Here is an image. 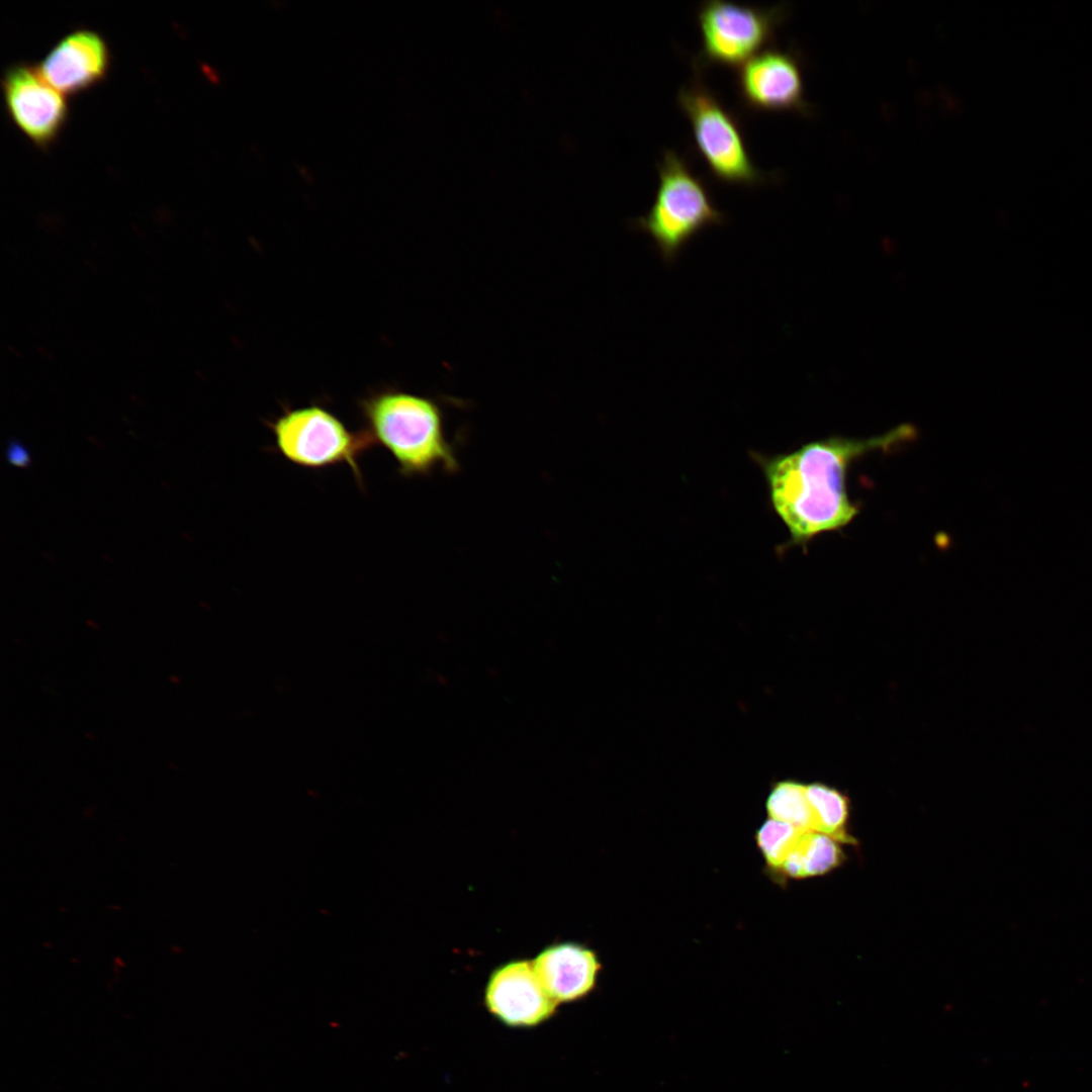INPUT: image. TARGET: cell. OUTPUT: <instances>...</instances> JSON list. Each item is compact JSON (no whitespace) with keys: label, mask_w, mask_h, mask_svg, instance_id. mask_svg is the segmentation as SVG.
Instances as JSON below:
<instances>
[{"label":"cell","mask_w":1092,"mask_h":1092,"mask_svg":"<svg viewBox=\"0 0 1092 1092\" xmlns=\"http://www.w3.org/2000/svg\"><path fill=\"white\" fill-rule=\"evenodd\" d=\"M908 425L867 439L833 436L797 449L754 455L768 491L771 509L786 526L789 545H806L815 537L849 525L859 512L847 490L851 465L864 455L911 439Z\"/></svg>","instance_id":"6da1fadb"},{"label":"cell","mask_w":1092,"mask_h":1092,"mask_svg":"<svg viewBox=\"0 0 1092 1092\" xmlns=\"http://www.w3.org/2000/svg\"><path fill=\"white\" fill-rule=\"evenodd\" d=\"M360 406L367 431L391 454L404 477L459 469L443 410L433 398L388 389L364 398Z\"/></svg>","instance_id":"7a4b0ae2"},{"label":"cell","mask_w":1092,"mask_h":1092,"mask_svg":"<svg viewBox=\"0 0 1092 1092\" xmlns=\"http://www.w3.org/2000/svg\"><path fill=\"white\" fill-rule=\"evenodd\" d=\"M656 167L659 183L654 201L633 224L652 239L660 258L671 264L697 234L723 224L725 215L685 157L667 149Z\"/></svg>","instance_id":"3957f363"},{"label":"cell","mask_w":1092,"mask_h":1092,"mask_svg":"<svg viewBox=\"0 0 1092 1092\" xmlns=\"http://www.w3.org/2000/svg\"><path fill=\"white\" fill-rule=\"evenodd\" d=\"M694 75L677 93L688 116L699 153L712 176L723 183L755 185L769 174L754 164L747 150L740 119L703 81L702 68L692 63Z\"/></svg>","instance_id":"277c9868"},{"label":"cell","mask_w":1092,"mask_h":1092,"mask_svg":"<svg viewBox=\"0 0 1092 1092\" xmlns=\"http://www.w3.org/2000/svg\"><path fill=\"white\" fill-rule=\"evenodd\" d=\"M268 426L277 451L289 462L310 469L347 465L358 481L360 457L376 444L367 430L350 431L321 405L284 411Z\"/></svg>","instance_id":"5b68a950"},{"label":"cell","mask_w":1092,"mask_h":1092,"mask_svg":"<svg viewBox=\"0 0 1092 1092\" xmlns=\"http://www.w3.org/2000/svg\"><path fill=\"white\" fill-rule=\"evenodd\" d=\"M786 15L785 3L761 7L725 0L702 2L697 11L702 47L693 63L701 68L709 64L738 68L774 44L776 28Z\"/></svg>","instance_id":"8992f818"},{"label":"cell","mask_w":1092,"mask_h":1092,"mask_svg":"<svg viewBox=\"0 0 1092 1092\" xmlns=\"http://www.w3.org/2000/svg\"><path fill=\"white\" fill-rule=\"evenodd\" d=\"M2 95L10 120L34 146H52L69 118L66 96L41 75L37 65L9 66L1 79Z\"/></svg>","instance_id":"52a82bcc"},{"label":"cell","mask_w":1092,"mask_h":1092,"mask_svg":"<svg viewBox=\"0 0 1092 1092\" xmlns=\"http://www.w3.org/2000/svg\"><path fill=\"white\" fill-rule=\"evenodd\" d=\"M736 87L745 109L810 113L801 58L791 49L772 44L758 52L737 68Z\"/></svg>","instance_id":"ba28073f"},{"label":"cell","mask_w":1092,"mask_h":1092,"mask_svg":"<svg viewBox=\"0 0 1092 1092\" xmlns=\"http://www.w3.org/2000/svg\"><path fill=\"white\" fill-rule=\"evenodd\" d=\"M110 67L108 42L88 28L66 34L37 65L43 78L65 96L83 93L103 82Z\"/></svg>","instance_id":"9c48e42d"},{"label":"cell","mask_w":1092,"mask_h":1092,"mask_svg":"<svg viewBox=\"0 0 1092 1092\" xmlns=\"http://www.w3.org/2000/svg\"><path fill=\"white\" fill-rule=\"evenodd\" d=\"M486 1008L509 1026H534L553 1015L557 1002L540 982L533 963L515 960L490 974L484 995Z\"/></svg>","instance_id":"30bf717a"},{"label":"cell","mask_w":1092,"mask_h":1092,"mask_svg":"<svg viewBox=\"0 0 1092 1092\" xmlns=\"http://www.w3.org/2000/svg\"><path fill=\"white\" fill-rule=\"evenodd\" d=\"M532 963L543 987L557 1003L587 995L602 967L592 948L569 941L545 947Z\"/></svg>","instance_id":"8fae6325"},{"label":"cell","mask_w":1092,"mask_h":1092,"mask_svg":"<svg viewBox=\"0 0 1092 1092\" xmlns=\"http://www.w3.org/2000/svg\"><path fill=\"white\" fill-rule=\"evenodd\" d=\"M839 843L830 835L806 830L778 872L792 879L828 874L844 859Z\"/></svg>","instance_id":"7c38bea8"},{"label":"cell","mask_w":1092,"mask_h":1092,"mask_svg":"<svg viewBox=\"0 0 1092 1092\" xmlns=\"http://www.w3.org/2000/svg\"><path fill=\"white\" fill-rule=\"evenodd\" d=\"M806 795L810 804L815 831L827 834L839 842L854 843L846 833L848 819V800L837 790L823 784L806 785Z\"/></svg>","instance_id":"4fadbf2b"},{"label":"cell","mask_w":1092,"mask_h":1092,"mask_svg":"<svg viewBox=\"0 0 1092 1092\" xmlns=\"http://www.w3.org/2000/svg\"><path fill=\"white\" fill-rule=\"evenodd\" d=\"M766 811L770 819L815 831L806 785L794 781L776 784L766 800Z\"/></svg>","instance_id":"5bb4252c"},{"label":"cell","mask_w":1092,"mask_h":1092,"mask_svg":"<svg viewBox=\"0 0 1092 1092\" xmlns=\"http://www.w3.org/2000/svg\"><path fill=\"white\" fill-rule=\"evenodd\" d=\"M807 829L768 819L757 830L755 840L766 864L779 871Z\"/></svg>","instance_id":"9a60e30c"},{"label":"cell","mask_w":1092,"mask_h":1092,"mask_svg":"<svg viewBox=\"0 0 1092 1092\" xmlns=\"http://www.w3.org/2000/svg\"><path fill=\"white\" fill-rule=\"evenodd\" d=\"M5 456L7 462L17 468H27L31 464V456L27 448L16 438L8 440Z\"/></svg>","instance_id":"2e32d148"}]
</instances>
